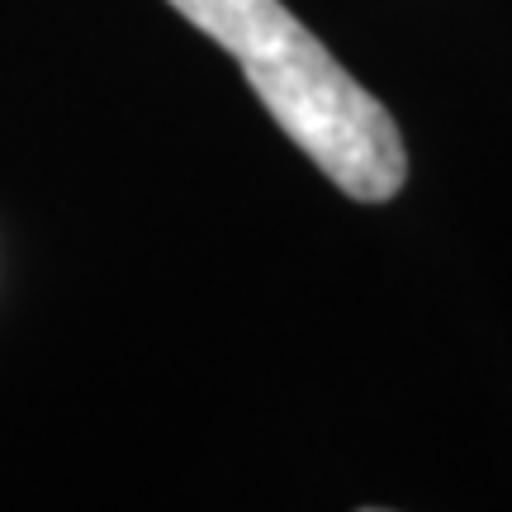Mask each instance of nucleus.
<instances>
[{
    "mask_svg": "<svg viewBox=\"0 0 512 512\" xmlns=\"http://www.w3.org/2000/svg\"><path fill=\"white\" fill-rule=\"evenodd\" d=\"M247 76L256 100L342 195L394 200L408 181L399 124L280 0H166Z\"/></svg>",
    "mask_w": 512,
    "mask_h": 512,
    "instance_id": "nucleus-1",
    "label": "nucleus"
}]
</instances>
